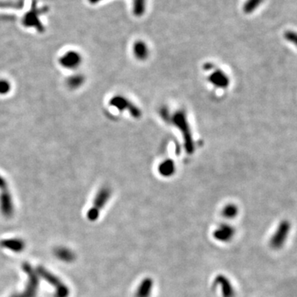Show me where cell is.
I'll return each mask as SVG.
<instances>
[{"instance_id":"obj_1","label":"cell","mask_w":297,"mask_h":297,"mask_svg":"<svg viewBox=\"0 0 297 297\" xmlns=\"http://www.w3.org/2000/svg\"><path fill=\"white\" fill-rule=\"evenodd\" d=\"M167 121L173 124L181 132L182 136L184 138V147L186 149L187 153L194 154L195 150V144H194V135H193V131H192L186 111L184 110H178L174 114L172 115L170 114Z\"/></svg>"},{"instance_id":"obj_2","label":"cell","mask_w":297,"mask_h":297,"mask_svg":"<svg viewBox=\"0 0 297 297\" xmlns=\"http://www.w3.org/2000/svg\"><path fill=\"white\" fill-rule=\"evenodd\" d=\"M203 69L206 72H209L208 81L214 87L225 90L230 86V80L229 75L224 70L215 66V64L207 62L203 66Z\"/></svg>"},{"instance_id":"obj_3","label":"cell","mask_w":297,"mask_h":297,"mask_svg":"<svg viewBox=\"0 0 297 297\" xmlns=\"http://www.w3.org/2000/svg\"><path fill=\"white\" fill-rule=\"evenodd\" d=\"M111 194L112 192L109 187L104 186L99 189L93 202L92 207L88 211L87 217L90 221H95L99 219L101 210L108 202Z\"/></svg>"},{"instance_id":"obj_4","label":"cell","mask_w":297,"mask_h":297,"mask_svg":"<svg viewBox=\"0 0 297 297\" xmlns=\"http://www.w3.org/2000/svg\"><path fill=\"white\" fill-rule=\"evenodd\" d=\"M109 104L110 106H113L121 112L126 111L134 118H140V116H142V111L140 107L130 100V99L125 97L123 95H116L111 98L109 101Z\"/></svg>"},{"instance_id":"obj_5","label":"cell","mask_w":297,"mask_h":297,"mask_svg":"<svg viewBox=\"0 0 297 297\" xmlns=\"http://www.w3.org/2000/svg\"><path fill=\"white\" fill-rule=\"evenodd\" d=\"M0 211L5 217H11L14 213L12 195L6 179L0 174Z\"/></svg>"},{"instance_id":"obj_6","label":"cell","mask_w":297,"mask_h":297,"mask_svg":"<svg viewBox=\"0 0 297 297\" xmlns=\"http://www.w3.org/2000/svg\"><path fill=\"white\" fill-rule=\"evenodd\" d=\"M291 229H292V225L288 220L281 221L269 240V245L271 248L273 249H280L281 248H283L288 240Z\"/></svg>"},{"instance_id":"obj_7","label":"cell","mask_w":297,"mask_h":297,"mask_svg":"<svg viewBox=\"0 0 297 297\" xmlns=\"http://www.w3.org/2000/svg\"><path fill=\"white\" fill-rule=\"evenodd\" d=\"M22 268L28 277L27 287L23 293L21 294H16L11 297H36L39 286V278L37 277V274L29 264L25 263L22 265Z\"/></svg>"},{"instance_id":"obj_8","label":"cell","mask_w":297,"mask_h":297,"mask_svg":"<svg viewBox=\"0 0 297 297\" xmlns=\"http://www.w3.org/2000/svg\"><path fill=\"white\" fill-rule=\"evenodd\" d=\"M38 273L40 275L46 279L51 285L54 286L56 288V295L55 297H67L69 295V289L57 277L53 275L52 273H50L48 270H46L42 267H39L37 268Z\"/></svg>"},{"instance_id":"obj_9","label":"cell","mask_w":297,"mask_h":297,"mask_svg":"<svg viewBox=\"0 0 297 297\" xmlns=\"http://www.w3.org/2000/svg\"><path fill=\"white\" fill-rule=\"evenodd\" d=\"M236 230L229 223H220L213 231V238L220 243H229L234 239Z\"/></svg>"},{"instance_id":"obj_10","label":"cell","mask_w":297,"mask_h":297,"mask_svg":"<svg viewBox=\"0 0 297 297\" xmlns=\"http://www.w3.org/2000/svg\"><path fill=\"white\" fill-rule=\"evenodd\" d=\"M213 285L215 288H220L222 297H235L236 295L234 287L227 276L223 274L216 276L213 281Z\"/></svg>"},{"instance_id":"obj_11","label":"cell","mask_w":297,"mask_h":297,"mask_svg":"<svg viewBox=\"0 0 297 297\" xmlns=\"http://www.w3.org/2000/svg\"><path fill=\"white\" fill-rule=\"evenodd\" d=\"M81 63H82V56L77 51H68L60 59V64L61 66L68 70H75L80 67Z\"/></svg>"},{"instance_id":"obj_12","label":"cell","mask_w":297,"mask_h":297,"mask_svg":"<svg viewBox=\"0 0 297 297\" xmlns=\"http://www.w3.org/2000/svg\"><path fill=\"white\" fill-rule=\"evenodd\" d=\"M154 287H155L154 279L150 277H146L139 283V285L135 290V297H151Z\"/></svg>"},{"instance_id":"obj_13","label":"cell","mask_w":297,"mask_h":297,"mask_svg":"<svg viewBox=\"0 0 297 297\" xmlns=\"http://www.w3.org/2000/svg\"><path fill=\"white\" fill-rule=\"evenodd\" d=\"M133 55L137 61H145L150 56V49L145 41H135L133 45Z\"/></svg>"},{"instance_id":"obj_14","label":"cell","mask_w":297,"mask_h":297,"mask_svg":"<svg viewBox=\"0 0 297 297\" xmlns=\"http://www.w3.org/2000/svg\"><path fill=\"white\" fill-rule=\"evenodd\" d=\"M158 173L164 178H170L176 173V165L171 159L163 160L158 166Z\"/></svg>"},{"instance_id":"obj_15","label":"cell","mask_w":297,"mask_h":297,"mask_svg":"<svg viewBox=\"0 0 297 297\" xmlns=\"http://www.w3.org/2000/svg\"><path fill=\"white\" fill-rule=\"evenodd\" d=\"M1 246L5 249H8L12 252H22V249L25 248L24 242L21 239H4L1 242Z\"/></svg>"},{"instance_id":"obj_16","label":"cell","mask_w":297,"mask_h":297,"mask_svg":"<svg viewBox=\"0 0 297 297\" xmlns=\"http://www.w3.org/2000/svg\"><path fill=\"white\" fill-rule=\"evenodd\" d=\"M239 206L234 203H228L224 205L221 210V215L226 220H234L239 215Z\"/></svg>"},{"instance_id":"obj_17","label":"cell","mask_w":297,"mask_h":297,"mask_svg":"<svg viewBox=\"0 0 297 297\" xmlns=\"http://www.w3.org/2000/svg\"><path fill=\"white\" fill-rule=\"evenodd\" d=\"M85 82V75L82 74H75L68 78L67 86L70 90H77Z\"/></svg>"},{"instance_id":"obj_18","label":"cell","mask_w":297,"mask_h":297,"mask_svg":"<svg viewBox=\"0 0 297 297\" xmlns=\"http://www.w3.org/2000/svg\"><path fill=\"white\" fill-rule=\"evenodd\" d=\"M55 254L59 259L64 262H72L75 258V254L66 248H58L55 251Z\"/></svg>"},{"instance_id":"obj_19","label":"cell","mask_w":297,"mask_h":297,"mask_svg":"<svg viewBox=\"0 0 297 297\" xmlns=\"http://www.w3.org/2000/svg\"><path fill=\"white\" fill-rule=\"evenodd\" d=\"M264 2V0H246L243 6V11L246 14H251L254 11H256Z\"/></svg>"},{"instance_id":"obj_20","label":"cell","mask_w":297,"mask_h":297,"mask_svg":"<svg viewBox=\"0 0 297 297\" xmlns=\"http://www.w3.org/2000/svg\"><path fill=\"white\" fill-rule=\"evenodd\" d=\"M147 0H133V13L136 17H141L145 14Z\"/></svg>"},{"instance_id":"obj_21","label":"cell","mask_w":297,"mask_h":297,"mask_svg":"<svg viewBox=\"0 0 297 297\" xmlns=\"http://www.w3.org/2000/svg\"><path fill=\"white\" fill-rule=\"evenodd\" d=\"M11 90V85L7 80H0V95H7Z\"/></svg>"},{"instance_id":"obj_22","label":"cell","mask_w":297,"mask_h":297,"mask_svg":"<svg viewBox=\"0 0 297 297\" xmlns=\"http://www.w3.org/2000/svg\"><path fill=\"white\" fill-rule=\"evenodd\" d=\"M284 36H285L287 41H290L297 47V32H293V31H288V32H285Z\"/></svg>"},{"instance_id":"obj_23","label":"cell","mask_w":297,"mask_h":297,"mask_svg":"<svg viewBox=\"0 0 297 297\" xmlns=\"http://www.w3.org/2000/svg\"><path fill=\"white\" fill-rule=\"evenodd\" d=\"M99 1H101V0H90V2H94V3H95V2H99Z\"/></svg>"}]
</instances>
